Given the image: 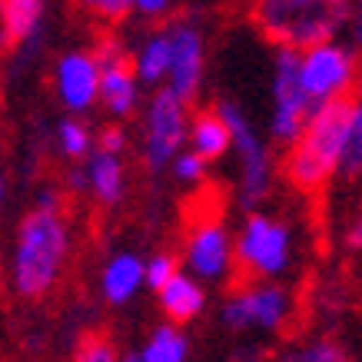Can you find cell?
Segmentation results:
<instances>
[{
	"label": "cell",
	"mask_w": 362,
	"mask_h": 362,
	"mask_svg": "<svg viewBox=\"0 0 362 362\" xmlns=\"http://www.w3.org/2000/svg\"><path fill=\"white\" fill-rule=\"evenodd\" d=\"M70 259V220L64 199L57 193H40V199L23 213L17 226V243L11 256V279L17 296L44 299L54 293Z\"/></svg>",
	"instance_id": "obj_1"
},
{
	"label": "cell",
	"mask_w": 362,
	"mask_h": 362,
	"mask_svg": "<svg viewBox=\"0 0 362 362\" xmlns=\"http://www.w3.org/2000/svg\"><path fill=\"white\" fill-rule=\"evenodd\" d=\"M352 123V97L319 103L306 120L303 133L286 146V180L299 193H319L329 180L339 176L342 150Z\"/></svg>",
	"instance_id": "obj_2"
},
{
	"label": "cell",
	"mask_w": 362,
	"mask_h": 362,
	"mask_svg": "<svg viewBox=\"0 0 362 362\" xmlns=\"http://www.w3.org/2000/svg\"><path fill=\"white\" fill-rule=\"evenodd\" d=\"M252 23L276 47L306 50L349 27V0H252Z\"/></svg>",
	"instance_id": "obj_3"
},
{
	"label": "cell",
	"mask_w": 362,
	"mask_h": 362,
	"mask_svg": "<svg viewBox=\"0 0 362 362\" xmlns=\"http://www.w3.org/2000/svg\"><path fill=\"white\" fill-rule=\"evenodd\" d=\"M233 252H236V266L250 279H279L293 266L296 240L279 216L252 209L233 240Z\"/></svg>",
	"instance_id": "obj_4"
},
{
	"label": "cell",
	"mask_w": 362,
	"mask_h": 362,
	"mask_svg": "<svg viewBox=\"0 0 362 362\" xmlns=\"http://www.w3.org/2000/svg\"><path fill=\"white\" fill-rule=\"evenodd\" d=\"M220 117L226 120L233 133V153L240 163V203L246 209L259 206L269 189H273V153H269V143L263 140V133L252 127V120L246 117L240 103L233 100H220L216 103Z\"/></svg>",
	"instance_id": "obj_5"
},
{
	"label": "cell",
	"mask_w": 362,
	"mask_h": 362,
	"mask_svg": "<svg viewBox=\"0 0 362 362\" xmlns=\"http://www.w3.org/2000/svg\"><path fill=\"white\" fill-rule=\"evenodd\" d=\"M293 293L276 279H250L223 299L220 319L233 332H279L293 319Z\"/></svg>",
	"instance_id": "obj_6"
},
{
	"label": "cell",
	"mask_w": 362,
	"mask_h": 362,
	"mask_svg": "<svg viewBox=\"0 0 362 362\" xmlns=\"http://www.w3.org/2000/svg\"><path fill=\"white\" fill-rule=\"evenodd\" d=\"M359 50L349 44L332 40H319V44L299 50V80L306 87L313 103H329V100H342L356 90L359 80Z\"/></svg>",
	"instance_id": "obj_7"
},
{
	"label": "cell",
	"mask_w": 362,
	"mask_h": 362,
	"mask_svg": "<svg viewBox=\"0 0 362 362\" xmlns=\"http://www.w3.org/2000/svg\"><path fill=\"white\" fill-rule=\"evenodd\" d=\"M189 136V103L176 97L173 90L160 87L146 103L143 117V160L150 173H163L183 150Z\"/></svg>",
	"instance_id": "obj_8"
},
{
	"label": "cell",
	"mask_w": 362,
	"mask_h": 362,
	"mask_svg": "<svg viewBox=\"0 0 362 362\" xmlns=\"http://www.w3.org/2000/svg\"><path fill=\"white\" fill-rule=\"evenodd\" d=\"M316 103L309 100L303 80H299V50L279 47L273 60V110H269V136L276 143L296 140L306 120L313 117Z\"/></svg>",
	"instance_id": "obj_9"
},
{
	"label": "cell",
	"mask_w": 362,
	"mask_h": 362,
	"mask_svg": "<svg viewBox=\"0 0 362 362\" xmlns=\"http://www.w3.org/2000/svg\"><path fill=\"white\" fill-rule=\"evenodd\" d=\"M93 54L100 60V100H103V107L117 120L130 117L140 107V87H143L136 70H133V57L123 50L117 37H103L93 47Z\"/></svg>",
	"instance_id": "obj_10"
},
{
	"label": "cell",
	"mask_w": 362,
	"mask_h": 362,
	"mask_svg": "<svg viewBox=\"0 0 362 362\" xmlns=\"http://www.w3.org/2000/svg\"><path fill=\"white\" fill-rule=\"evenodd\" d=\"M187 269L203 283H223L236 266L233 236L220 220H199L187 236Z\"/></svg>",
	"instance_id": "obj_11"
},
{
	"label": "cell",
	"mask_w": 362,
	"mask_h": 362,
	"mask_svg": "<svg viewBox=\"0 0 362 362\" xmlns=\"http://www.w3.org/2000/svg\"><path fill=\"white\" fill-rule=\"evenodd\" d=\"M170 40H173V60H170V77L166 87L173 90L176 97H183L187 103H193L203 87V70H206V44L197 23L176 21L166 27Z\"/></svg>",
	"instance_id": "obj_12"
},
{
	"label": "cell",
	"mask_w": 362,
	"mask_h": 362,
	"mask_svg": "<svg viewBox=\"0 0 362 362\" xmlns=\"http://www.w3.org/2000/svg\"><path fill=\"white\" fill-rule=\"evenodd\" d=\"M57 97L70 113H87L100 100V60L93 50H70L54 66Z\"/></svg>",
	"instance_id": "obj_13"
},
{
	"label": "cell",
	"mask_w": 362,
	"mask_h": 362,
	"mask_svg": "<svg viewBox=\"0 0 362 362\" xmlns=\"http://www.w3.org/2000/svg\"><path fill=\"white\" fill-rule=\"evenodd\" d=\"M47 0H0V50H27L40 40Z\"/></svg>",
	"instance_id": "obj_14"
},
{
	"label": "cell",
	"mask_w": 362,
	"mask_h": 362,
	"mask_svg": "<svg viewBox=\"0 0 362 362\" xmlns=\"http://www.w3.org/2000/svg\"><path fill=\"white\" fill-rule=\"evenodd\" d=\"M83 163L87 173V193L97 199L103 209L120 206V199L127 197V173H123V153H110L103 146H93Z\"/></svg>",
	"instance_id": "obj_15"
},
{
	"label": "cell",
	"mask_w": 362,
	"mask_h": 362,
	"mask_svg": "<svg viewBox=\"0 0 362 362\" xmlns=\"http://www.w3.org/2000/svg\"><path fill=\"white\" fill-rule=\"evenodd\" d=\"M156 296H160L163 316L170 319V322H180V326L193 322V319L206 309V289H203V279H197L193 273L170 276V279L156 289Z\"/></svg>",
	"instance_id": "obj_16"
},
{
	"label": "cell",
	"mask_w": 362,
	"mask_h": 362,
	"mask_svg": "<svg viewBox=\"0 0 362 362\" xmlns=\"http://www.w3.org/2000/svg\"><path fill=\"white\" fill-rule=\"evenodd\" d=\"M140 286H146V263L133 252H117L110 263L103 266V276H100V293L110 306H123L130 303Z\"/></svg>",
	"instance_id": "obj_17"
},
{
	"label": "cell",
	"mask_w": 362,
	"mask_h": 362,
	"mask_svg": "<svg viewBox=\"0 0 362 362\" xmlns=\"http://www.w3.org/2000/svg\"><path fill=\"white\" fill-rule=\"evenodd\" d=\"M189 150H197L206 163H216L233 150V133L226 127V120L220 117V110H199L193 120H189Z\"/></svg>",
	"instance_id": "obj_18"
},
{
	"label": "cell",
	"mask_w": 362,
	"mask_h": 362,
	"mask_svg": "<svg viewBox=\"0 0 362 362\" xmlns=\"http://www.w3.org/2000/svg\"><path fill=\"white\" fill-rule=\"evenodd\" d=\"M170 60H173V40L170 30H153L133 54V70L143 87H163L170 77Z\"/></svg>",
	"instance_id": "obj_19"
},
{
	"label": "cell",
	"mask_w": 362,
	"mask_h": 362,
	"mask_svg": "<svg viewBox=\"0 0 362 362\" xmlns=\"http://www.w3.org/2000/svg\"><path fill=\"white\" fill-rule=\"evenodd\" d=\"M189 356V339L180 332V322H163L160 329H153V336L146 339L136 356L130 359L136 362H183Z\"/></svg>",
	"instance_id": "obj_20"
},
{
	"label": "cell",
	"mask_w": 362,
	"mask_h": 362,
	"mask_svg": "<svg viewBox=\"0 0 362 362\" xmlns=\"http://www.w3.org/2000/svg\"><path fill=\"white\" fill-rule=\"evenodd\" d=\"M57 146H60V153H64L66 160H74V163L87 160L90 150H93V136H90L87 123L74 120V117L60 120V127H57Z\"/></svg>",
	"instance_id": "obj_21"
},
{
	"label": "cell",
	"mask_w": 362,
	"mask_h": 362,
	"mask_svg": "<svg viewBox=\"0 0 362 362\" xmlns=\"http://www.w3.org/2000/svg\"><path fill=\"white\" fill-rule=\"evenodd\" d=\"M339 176H346V180L362 176V113L356 103H352V123H349V136H346V150H342Z\"/></svg>",
	"instance_id": "obj_22"
},
{
	"label": "cell",
	"mask_w": 362,
	"mask_h": 362,
	"mask_svg": "<svg viewBox=\"0 0 362 362\" xmlns=\"http://www.w3.org/2000/svg\"><path fill=\"white\" fill-rule=\"evenodd\" d=\"M206 160L197 153V150H180L176 153V160L170 163V170H173V176L180 180V183H187V187H197V183H203L206 180Z\"/></svg>",
	"instance_id": "obj_23"
},
{
	"label": "cell",
	"mask_w": 362,
	"mask_h": 362,
	"mask_svg": "<svg viewBox=\"0 0 362 362\" xmlns=\"http://www.w3.org/2000/svg\"><path fill=\"white\" fill-rule=\"evenodd\" d=\"M286 359H296V362H342L346 359V349H342L339 342H332V339H316V342L299 346L296 352H289Z\"/></svg>",
	"instance_id": "obj_24"
},
{
	"label": "cell",
	"mask_w": 362,
	"mask_h": 362,
	"mask_svg": "<svg viewBox=\"0 0 362 362\" xmlns=\"http://www.w3.org/2000/svg\"><path fill=\"white\" fill-rule=\"evenodd\" d=\"M74 4L97 21H120L127 11H133V0H74Z\"/></svg>",
	"instance_id": "obj_25"
},
{
	"label": "cell",
	"mask_w": 362,
	"mask_h": 362,
	"mask_svg": "<svg viewBox=\"0 0 362 362\" xmlns=\"http://www.w3.org/2000/svg\"><path fill=\"white\" fill-rule=\"evenodd\" d=\"M77 359L80 362H113L117 359V346L107 336H87L77 346Z\"/></svg>",
	"instance_id": "obj_26"
},
{
	"label": "cell",
	"mask_w": 362,
	"mask_h": 362,
	"mask_svg": "<svg viewBox=\"0 0 362 362\" xmlns=\"http://www.w3.org/2000/svg\"><path fill=\"white\" fill-rule=\"evenodd\" d=\"M176 273H180V263H176L170 252H160V256H153V259L146 263V286L156 293V289H160V286H163L170 276H176Z\"/></svg>",
	"instance_id": "obj_27"
},
{
	"label": "cell",
	"mask_w": 362,
	"mask_h": 362,
	"mask_svg": "<svg viewBox=\"0 0 362 362\" xmlns=\"http://www.w3.org/2000/svg\"><path fill=\"white\" fill-rule=\"evenodd\" d=\"M97 146H103V150H110V153H123L127 150V133L120 130V127H110V130L100 133Z\"/></svg>",
	"instance_id": "obj_28"
},
{
	"label": "cell",
	"mask_w": 362,
	"mask_h": 362,
	"mask_svg": "<svg viewBox=\"0 0 362 362\" xmlns=\"http://www.w3.org/2000/svg\"><path fill=\"white\" fill-rule=\"evenodd\" d=\"M170 7H173V0H133V11L140 17H163L170 13Z\"/></svg>",
	"instance_id": "obj_29"
},
{
	"label": "cell",
	"mask_w": 362,
	"mask_h": 362,
	"mask_svg": "<svg viewBox=\"0 0 362 362\" xmlns=\"http://www.w3.org/2000/svg\"><path fill=\"white\" fill-rule=\"evenodd\" d=\"M349 33L352 47L362 54V0H349Z\"/></svg>",
	"instance_id": "obj_30"
},
{
	"label": "cell",
	"mask_w": 362,
	"mask_h": 362,
	"mask_svg": "<svg viewBox=\"0 0 362 362\" xmlns=\"http://www.w3.org/2000/svg\"><path fill=\"white\" fill-rule=\"evenodd\" d=\"M346 250L362 252V213H356L346 226Z\"/></svg>",
	"instance_id": "obj_31"
},
{
	"label": "cell",
	"mask_w": 362,
	"mask_h": 362,
	"mask_svg": "<svg viewBox=\"0 0 362 362\" xmlns=\"http://www.w3.org/2000/svg\"><path fill=\"white\" fill-rule=\"evenodd\" d=\"M352 103H356L362 113V70H359V80H356V90H352Z\"/></svg>",
	"instance_id": "obj_32"
},
{
	"label": "cell",
	"mask_w": 362,
	"mask_h": 362,
	"mask_svg": "<svg viewBox=\"0 0 362 362\" xmlns=\"http://www.w3.org/2000/svg\"><path fill=\"white\" fill-rule=\"evenodd\" d=\"M0 203H4V176H0Z\"/></svg>",
	"instance_id": "obj_33"
}]
</instances>
